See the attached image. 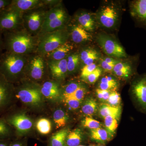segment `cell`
Instances as JSON below:
<instances>
[{
  "label": "cell",
  "instance_id": "cell-42",
  "mask_svg": "<svg viewBox=\"0 0 146 146\" xmlns=\"http://www.w3.org/2000/svg\"><path fill=\"white\" fill-rule=\"evenodd\" d=\"M9 146H26V144L25 142L21 141H11Z\"/></svg>",
  "mask_w": 146,
  "mask_h": 146
},
{
  "label": "cell",
  "instance_id": "cell-23",
  "mask_svg": "<svg viewBox=\"0 0 146 146\" xmlns=\"http://www.w3.org/2000/svg\"><path fill=\"white\" fill-rule=\"evenodd\" d=\"M98 109V104L96 100L90 98L84 100L82 106V111L84 115L91 116L94 115Z\"/></svg>",
  "mask_w": 146,
  "mask_h": 146
},
{
  "label": "cell",
  "instance_id": "cell-30",
  "mask_svg": "<svg viewBox=\"0 0 146 146\" xmlns=\"http://www.w3.org/2000/svg\"><path fill=\"white\" fill-rule=\"evenodd\" d=\"M80 56L77 54H74L69 56L67 59L68 72H72L76 70L79 63Z\"/></svg>",
  "mask_w": 146,
  "mask_h": 146
},
{
  "label": "cell",
  "instance_id": "cell-3",
  "mask_svg": "<svg viewBox=\"0 0 146 146\" xmlns=\"http://www.w3.org/2000/svg\"><path fill=\"white\" fill-rule=\"evenodd\" d=\"M67 37L61 29L40 35L36 50L39 54L45 56L66 43Z\"/></svg>",
  "mask_w": 146,
  "mask_h": 146
},
{
  "label": "cell",
  "instance_id": "cell-15",
  "mask_svg": "<svg viewBox=\"0 0 146 146\" xmlns=\"http://www.w3.org/2000/svg\"><path fill=\"white\" fill-rule=\"evenodd\" d=\"M117 18V13L114 7L106 6L101 13L100 22L103 26L107 28L112 27L115 25Z\"/></svg>",
  "mask_w": 146,
  "mask_h": 146
},
{
  "label": "cell",
  "instance_id": "cell-33",
  "mask_svg": "<svg viewBox=\"0 0 146 146\" xmlns=\"http://www.w3.org/2000/svg\"><path fill=\"white\" fill-rule=\"evenodd\" d=\"M106 102H107V104L111 106L115 107H120L121 102V96L117 91H111Z\"/></svg>",
  "mask_w": 146,
  "mask_h": 146
},
{
  "label": "cell",
  "instance_id": "cell-47",
  "mask_svg": "<svg viewBox=\"0 0 146 146\" xmlns=\"http://www.w3.org/2000/svg\"><path fill=\"white\" fill-rule=\"evenodd\" d=\"M1 32H0V53H1V51L2 48L3 46H4L3 41L2 38Z\"/></svg>",
  "mask_w": 146,
  "mask_h": 146
},
{
  "label": "cell",
  "instance_id": "cell-40",
  "mask_svg": "<svg viewBox=\"0 0 146 146\" xmlns=\"http://www.w3.org/2000/svg\"><path fill=\"white\" fill-rule=\"evenodd\" d=\"M42 86L47 89H54V90L59 89V86L58 84L53 81L46 82L43 84Z\"/></svg>",
  "mask_w": 146,
  "mask_h": 146
},
{
  "label": "cell",
  "instance_id": "cell-1",
  "mask_svg": "<svg viewBox=\"0 0 146 146\" xmlns=\"http://www.w3.org/2000/svg\"><path fill=\"white\" fill-rule=\"evenodd\" d=\"M38 41L25 29L5 32L4 46L7 52L29 55L37 48Z\"/></svg>",
  "mask_w": 146,
  "mask_h": 146
},
{
  "label": "cell",
  "instance_id": "cell-41",
  "mask_svg": "<svg viewBox=\"0 0 146 146\" xmlns=\"http://www.w3.org/2000/svg\"><path fill=\"white\" fill-rule=\"evenodd\" d=\"M12 1L11 0H0V12L5 9L10 5Z\"/></svg>",
  "mask_w": 146,
  "mask_h": 146
},
{
  "label": "cell",
  "instance_id": "cell-10",
  "mask_svg": "<svg viewBox=\"0 0 146 146\" xmlns=\"http://www.w3.org/2000/svg\"><path fill=\"white\" fill-rule=\"evenodd\" d=\"M99 42L106 54L119 58L127 57V54L123 48L114 40L107 37H100Z\"/></svg>",
  "mask_w": 146,
  "mask_h": 146
},
{
  "label": "cell",
  "instance_id": "cell-31",
  "mask_svg": "<svg viewBox=\"0 0 146 146\" xmlns=\"http://www.w3.org/2000/svg\"><path fill=\"white\" fill-rule=\"evenodd\" d=\"M41 91L43 96L48 99L56 100L58 99L60 96L59 89H47L41 86Z\"/></svg>",
  "mask_w": 146,
  "mask_h": 146
},
{
  "label": "cell",
  "instance_id": "cell-8",
  "mask_svg": "<svg viewBox=\"0 0 146 146\" xmlns=\"http://www.w3.org/2000/svg\"><path fill=\"white\" fill-rule=\"evenodd\" d=\"M14 96L15 89L12 83L0 73V114L10 107Z\"/></svg>",
  "mask_w": 146,
  "mask_h": 146
},
{
  "label": "cell",
  "instance_id": "cell-39",
  "mask_svg": "<svg viewBox=\"0 0 146 146\" xmlns=\"http://www.w3.org/2000/svg\"><path fill=\"white\" fill-rule=\"evenodd\" d=\"M96 52L95 50L92 49H87L84 50L81 52L80 54V60L84 62L85 60H86L88 57H89L91 55L94 54V53Z\"/></svg>",
  "mask_w": 146,
  "mask_h": 146
},
{
  "label": "cell",
  "instance_id": "cell-2",
  "mask_svg": "<svg viewBox=\"0 0 146 146\" xmlns=\"http://www.w3.org/2000/svg\"><path fill=\"white\" fill-rule=\"evenodd\" d=\"M28 55L7 52L0 58V73L7 81L13 83L18 80L26 68Z\"/></svg>",
  "mask_w": 146,
  "mask_h": 146
},
{
  "label": "cell",
  "instance_id": "cell-45",
  "mask_svg": "<svg viewBox=\"0 0 146 146\" xmlns=\"http://www.w3.org/2000/svg\"><path fill=\"white\" fill-rule=\"evenodd\" d=\"M110 65H111V64H110L109 63H108L107 62H106V61L104 60V59H103L101 60L102 67V68L105 71H106V70H107L108 66H109Z\"/></svg>",
  "mask_w": 146,
  "mask_h": 146
},
{
  "label": "cell",
  "instance_id": "cell-7",
  "mask_svg": "<svg viewBox=\"0 0 146 146\" xmlns=\"http://www.w3.org/2000/svg\"><path fill=\"white\" fill-rule=\"evenodd\" d=\"M31 11L23 13V26L26 30L30 34H39L44 23L46 12L43 10Z\"/></svg>",
  "mask_w": 146,
  "mask_h": 146
},
{
  "label": "cell",
  "instance_id": "cell-18",
  "mask_svg": "<svg viewBox=\"0 0 146 146\" xmlns=\"http://www.w3.org/2000/svg\"><path fill=\"white\" fill-rule=\"evenodd\" d=\"M71 37L73 42L77 44L89 41L92 38L90 33L79 25L73 27Z\"/></svg>",
  "mask_w": 146,
  "mask_h": 146
},
{
  "label": "cell",
  "instance_id": "cell-38",
  "mask_svg": "<svg viewBox=\"0 0 146 146\" xmlns=\"http://www.w3.org/2000/svg\"><path fill=\"white\" fill-rule=\"evenodd\" d=\"M98 68L95 63L91 65H85L81 70V77L82 78L85 79L89 74L93 72Z\"/></svg>",
  "mask_w": 146,
  "mask_h": 146
},
{
  "label": "cell",
  "instance_id": "cell-17",
  "mask_svg": "<svg viewBox=\"0 0 146 146\" xmlns=\"http://www.w3.org/2000/svg\"><path fill=\"white\" fill-rule=\"evenodd\" d=\"M131 8L133 17L146 24V0L134 1Z\"/></svg>",
  "mask_w": 146,
  "mask_h": 146
},
{
  "label": "cell",
  "instance_id": "cell-5",
  "mask_svg": "<svg viewBox=\"0 0 146 146\" xmlns=\"http://www.w3.org/2000/svg\"><path fill=\"white\" fill-rule=\"evenodd\" d=\"M15 96L24 103L32 106H39L43 103L41 87L35 84H26L18 88L15 91Z\"/></svg>",
  "mask_w": 146,
  "mask_h": 146
},
{
  "label": "cell",
  "instance_id": "cell-13",
  "mask_svg": "<svg viewBox=\"0 0 146 146\" xmlns=\"http://www.w3.org/2000/svg\"><path fill=\"white\" fill-rule=\"evenodd\" d=\"M43 1L39 0H13L9 8L24 13L36 8L44 5Z\"/></svg>",
  "mask_w": 146,
  "mask_h": 146
},
{
  "label": "cell",
  "instance_id": "cell-36",
  "mask_svg": "<svg viewBox=\"0 0 146 146\" xmlns=\"http://www.w3.org/2000/svg\"><path fill=\"white\" fill-rule=\"evenodd\" d=\"M64 102L68 106L73 110L78 108L80 106L81 102L69 97H63Z\"/></svg>",
  "mask_w": 146,
  "mask_h": 146
},
{
  "label": "cell",
  "instance_id": "cell-16",
  "mask_svg": "<svg viewBox=\"0 0 146 146\" xmlns=\"http://www.w3.org/2000/svg\"><path fill=\"white\" fill-rule=\"evenodd\" d=\"M73 46L68 42L61 45L52 52L46 55L48 60L57 61L65 58L68 53L73 49Z\"/></svg>",
  "mask_w": 146,
  "mask_h": 146
},
{
  "label": "cell",
  "instance_id": "cell-4",
  "mask_svg": "<svg viewBox=\"0 0 146 146\" xmlns=\"http://www.w3.org/2000/svg\"><path fill=\"white\" fill-rule=\"evenodd\" d=\"M67 18L66 12L62 7L55 6L46 12L40 35L60 29Z\"/></svg>",
  "mask_w": 146,
  "mask_h": 146
},
{
  "label": "cell",
  "instance_id": "cell-28",
  "mask_svg": "<svg viewBox=\"0 0 146 146\" xmlns=\"http://www.w3.org/2000/svg\"><path fill=\"white\" fill-rule=\"evenodd\" d=\"M36 127L39 133L43 135H46L51 130V123L48 119L42 118L36 123Z\"/></svg>",
  "mask_w": 146,
  "mask_h": 146
},
{
  "label": "cell",
  "instance_id": "cell-44",
  "mask_svg": "<svg viewBox=\"0 0 146 146\" xmlns=\"http://www.w3.org/2000/svg\"><path fill=\"white\" fill-rule=\"evenodd\" d=\"M11 142L9 140H0V146H9Z\"/></svg>",
  "mask_w": 146,
  "mask_h": 146
},
{
  "label": "cell",
  "instance_id": "cell-14",
  "mask_svg": "<svg viewBox=\"0 0 146 146\" xmlns=\"http://www.w3.org/2000/svg\"><path fill=\"white\" fill-rule=\"evenodd\" d=\"M48 65L53 76L57 79H62L68 72L66 58L57 61L48 60Z\"/></svg>",
  "mask_w": 146,
  "mask_h": 146
},
{
  "label": "cell",
  "instance_id": "cell-9",
  "mask_svg": "<svg viewBox=\"0 0 146 146\" xmlns=\"http://www.w3.org/2000/svg\"><path fill=\"white\" fill-rule=\"evenodd\" d=\"M3 118L20 135L26 133L31 130L33 126L32 121L30 118L22 113L8 115Z\"/></svg>",
  "mask_w": 146,
  "mask_h": 146
},
{
  "label": "cell",
  "instance_id": "cell-12",
  "mask_svg": "<svg viewBox=\"0 0 146 146\" xmlns=\"http://www.w3.org/2000/svg\"><path fill=\"white\" fill-rule=\"evenodd\" d=\"M131 92L138 105L146 111V76L138 79L133 83Z\"/></svg>",
  "mask_w": 146,
  "mask_h": 146
},
{
  "label": "cell",
  "instance_id": "cell-19",
  "mask_svg": "<svg viewBox=\"0 0 146 146\" xmlns=\"http://www.w3.org/2000/svg\"><path fill=\"white\" fill-rule=\"evenodd\" d=\"M90 133L91 138L92 140L103 145L111 141L113 137L106 129L101 127L91 129Z\"/></svg>",
  "mask_w": 146,
  "mask_h": 146
},
{
  "label": "cell",
  "instance_id": "cell-50",
  "mask_svg": "<svg viewBox=\"0 0 146 146\" xmlns=\"http://www.w3.org/2000/svg\"><path fill=\"white\" fill-rule=\"evenodd\" d=\"M78 146H84V145H79Z\"/></svg>",
  "mask_w": 146,
  "mask_h": 146
},
{
  "label": "cell",
  "instance_id": "cell-35",
  "mask_svg": "<svg viewBox=\"0 0 146 146\" xmlns=\"http://www.w3.org/2000/svg\"><path fill=\"white\" fill-rule=\"evenodd\" d=\"M101 74L102 70L98 67L93 72L86 77L84 79L89 83H94L98 79Z\"/></svg>",
  "mask_w": 146,
  "mask_h": 146
},
{
  "label": "cell",
  "instance_id": "cell-21",
  "mask_svg": "<svg viewBox=\"0 0 146 146\" xmlns=\"http://www.w3.org/2000/svg\"><path fill=\"white\" fill-rule=\"evenodd\" d=\"M121 112L120 107H113L106 104H102L99 110L100 116L104 119L108 116H112L119 119Z\"/></svg>",
  "mask_w": 146,
  "mask_h": 146
},
{
  "label": "cell",
  "instance_id": "cell-32",
  "mask_svg": "<svg viewBox=\"0 0 146 146\" xmlns=\"http://www.w3.org/2000/svg\"><path fill=\"white\" fill-rule=\"evenodd\" d=\"M82 123L83 127L91 129H97L102 127L101 123L100 121L90 117H86L82 120Z\"/></svg>",
  "mask_w": 146,
  "mask_h": 146
},
{
  "label": "cell",
  "instance_id": "cell-24",
  "mask_svg": "<svg viewBox=\"0 0 146 146\" xmlns=\"http://www.w3.org/2000/svg\"><path fill=\"white\" fill-rule=\"evenodd\" d=\"M79 25L86 31H91L94 29V21L90 14L82 13L78 18Z\"/></svg>",
  "mask_w": 146,
  "mask_h": 146
},
{
  "label": "cell",
  "instance_id": "cell-29",
  "mask_svg": "<svg viewBox=\"0 0 146 146\" xmlns=\"http://www.w3.org/2000/svg\"><path fill=\"white\" fill-rule=\"evenodd\" d=\"M104 125L106 130L112 136L118 126V119L112 116H108L104 118Z\"/></svg>",
  "mask_w": 146,
  "mask_h": 146
},
{
  "label": "cell",
  "instance_id": "cell-37",
  "mask_svg": "<svg viewBox=\"0 0 146 146\" xmlns=\"http://www.w3.org/2000/svg\"><path fill=\"white\" fill-rule=\"evenodd\" d=\"M86 94V89L83 86H81L72 95L65 97H71V98H73L75 99L82 102V101L84 98Z\"/></svg>",
  "mask_w": 146,
  "mask_h": 146
},
{
  "label": "cell",
  "instance_id": "cell-25",
  "mask_svg": "<svg viewBox=\"0 0 146 146\" xmlns=\"http://www.w3.org/2000/svg\"><path fill=\"white\" fill-rule=\"evenodd\" d=\"M12 135V127L3 118H0V140H10Z\"/></svg>",
  "mask_w": 146,
  "mask_h": 146
},
{
  "label": "cell",
  "instance_id": "cell-22",
  "mask_svg": "<svg viewBox=\"0 0 146 146\" xmlns=\"http://www.w3.org/2000/svg\"><path fill=\"white\" fill-rule=\"evenodd\" d=\"M83 140L81 131L78 129L69 132L65 142V146H78L81 145Z\"/></svg>",
  "mask_w": 146,
  "mask_h": 146
},
{
  "label": "cell",
  "instance_id": "cell-20",
  "mask_svg": "<svg viewBox=\"0 0 146 146\" xmlns=\"http://www.w3.org/2000/svg\"><path fill=\"white\" fill-rule=\"evenodd\" d=\"M69 132L68 129L58 131L51 137L48 146H65L66 138Z\"/></svg>",
  "mask_w": 146,
  "mask_h": 146
},
{
  "label": "cell",
  "instance_id": "cell-6",
  "mask_svg": "<svg viewBox=\"0 0 146 146\" xmlns=\"http://www.w3.org/2000/svg\"><path fill=\"white\" fill-rule=\"evenodd\" d=\"M23 13L7 7L0 12V32L21 29L23 26Z\"/></svg>",
  "mask_w": 146,
  "mask_h": 146
},
{
  "label": "cell",
  "instance_id": "cell-43",
  "mask_svg": "<svg viewBox=\"0 0 146 146\" xmlns=\"http://www.w3.org/2000/svg\"><path fill=\"white\" fill-rule=\"evenodd\" d=\"M101 90L103 95V101L107 102L111 91H107V90Z\"/></svg>",
  "mask_w": 146,
  "mask_h": 146
},
{
  "label": "cell",
  "instance_id": "cell-11",
  "mask_svg": "<svg viewBox=\"0 0 146 146\" xmlns=\"http://www.w3.org/2000/svg\"><path fill=\"white\" fill-rule=\"evenodd\" d=\"M45 63L44 58L41 55H36L29 58L26 68L31 78L38 80L42 78L44 72Z\"/></svg>",
  "mask_w": 146,
  "mask_h": 146
},
{
  "label": "cell",
  "instance_id": "cell-46",
  "mask_svg": "<svg viewBox=\"0 0 146 146\" xmlns=\"http://www.w3.org/2000/svg\"><path fill=\"white\" fill-rule=\"evenodd\" d=\"M97 96L100 100L103 101V95L102 94V90L100 89H98L96 90Z\"/></svg>",
  "mask_w": 146,
  "mask_h": 146
},
{
  "label": "cell",
  "instance_id": "cell-27",
  "mask_svg": "<svg viewBox=\"0 0 146 146\" xmlns=\"http://www.w3.org/2000/svg\"><path fill=\"white\" fill-rule=\"evenodd\" d=\"M117 87V81L111 77L107 76L102 79L99 84V89L102 90L115 91Z\"/></svg>",
  "mask_w": 146,
  "mask_h": 146
},
{
  "label": "cell",
  "instance_id": "cell-49",
  "mask_svg": "<svg viewBox=\"0 0 146 146\" xmlns=\"http://www.w3.org/2000/svg\"><path fill=\"white\" fill-rule=\"evenodd\" d=\"M89 146H95V145H89Z\"/></svg>",
  "mask_w": 146,
  "mask_h": 146
},
{
  "label": "cell",
  "instance_id": "cell-26",
  "mask_svg": "<svg viewBox=\"0 0 146 146\" xmlns=\"http://www.w3.org/2000/svg\"><path fill=\"white\" fill-rule=\"evenodd\" d=\"M53 120L56 128L65 126L68 120V117L63 110H56L53 113Z\"/></svg>",
  "mask_w": 146,
  "mask_h": 146
},
{
  "label": "cell",
  "instance_id": "cell-34",
  "mask_svg": "<svg viewBox=\"0 0 146 146\" xmlns=\"http://www.w3.org/2000/svg\"><path fill=\"white\" fill-rule=\"evenodd\" d=\"M81 86V84L78 82H72L69 84L64 88L63 92V97L70 96Z\"/></svg>",
  "mask_w": 146,
  "mask_h": 146
},
{
  "label": "cell",
  "instance_id": "cell-48",
  "mask_svg": "<svg viewBox=\"0 0 146 146\" xmlns=\"http://www.w3.org/2000/svg\"><path fill=\"white\" fill-rule=\"evenodd\" d=\"M97 146H105L104 145H103V144H99Z\"/></svg>",
  "mask_w": 146,
  "mask_h": 146
}]
</instances>
